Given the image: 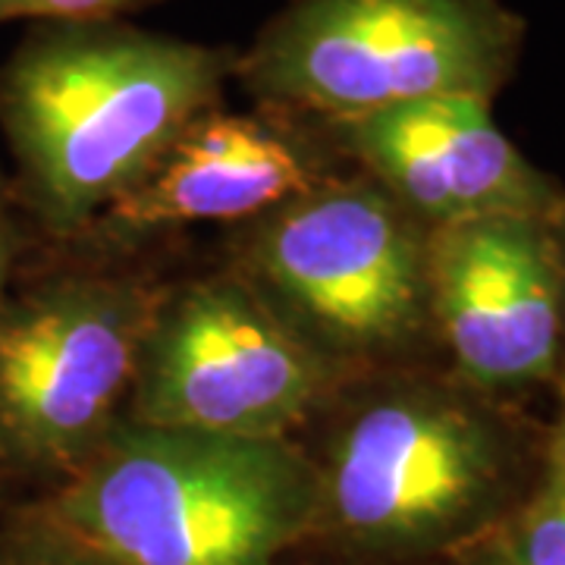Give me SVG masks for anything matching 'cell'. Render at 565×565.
Wrapping results in <instances>:
<instances>
[{
  "mask_svg": "<svg viewBox=\"0 0 565 565\" xmlns=\"http://www.w3.org/2000/svg\"><path fill=\"white\" fill-rule=\"evenodd\" d=\"M0 565H107L70 531L29 503L0 519Z\"/></svg>",
  "mask_w": 565,
  "mask_h": 565,
  "instance_id": "7c38bea8",
  "label": "cell"
},
{
  "mask_svg": "<svg viewBox=\"0 0 565 565\" xmlns=\"http://www.w3.org/2000/svg\"><path fill=\"white\" fill-rule=\"evenodd\" d=\"M318 468L289 437L122 418L39 509L107 565H277L315 537Z\"/></svg>",
  "mask_w": 565,
  "mask_h": 565,
  "instance_id": "7a4b0ae2",
  "label": "cell"
},
{
  "mask_svg": "<svg viewBox=\"0 0 565 565\" xmlns=\"http://www.w3.org/2000/svg\"><path fill=\"white\" fill-rule=\"evenodd\" d=\"M327 129L427 230L484 217L550 221L565 202L484 98H424Z\"/></svg>",
  "mask_w": 565,
  "mask_h": 565,
  "instance_id": "9c48e42d",
  "label": "cell"
},
{
  "mask_svg": "<svg viewBox=\"0 0 565 565\" xmlns=\"http://www.w3.org/2000/svg\"><path fill=\"white\" fill-rule=\"evenodd\" d=\"M525 20L503 0H286L236 51L233 79L289 120H355L512 79Z\"/></svg>",
  "mask_w": 565,
  "mask_h": 565,
  "instance_id": "277c9868",
  "label": "cell"
},
{
  "mask_svg": "<svg viewBox=\"0 0 565 565\" xmlns=\"http://www.w3.org/2000/svg\"><path fill=\"white\" fill-rule=\"evenodd\" d=\"M493 544L515 565H565V487L544 481L505 519Z\"/></svg>",
  "mask_w": 565,
  "mask_h": 565,
  "instance_id": "8fae6325",
  "label": "cell"
},
{
  "mask_svg": "<svg viewBox=\"0 0 565 565\" xmlns=\"http://www.w3.org/2000/svg\"><path fill=\"white\" fill-rule=\"evenodd\" d=\"M17 217V204H13V185H10V173H3L0 167V223Z\"/></svg>",
  "mask_w": 565,
  "mask_h": 565,
  "instance_id": "e0dca14e",
  "label": "cell"
},
{
  "mask_svg": "<svg viewBox=\"0 0 565 565\" xmlns=\"http://www.w3.org/2000/svg\"><path fill=\"white\" fill-rule=\"evenodd\" d=\"M345 371L243 274L161 289L126 418L226 437H289Z\"/></svg>",
  "mask_w": 565,
  "mask_h": 565,
  "instance_id": "52a82bcc",
  "label": "cell"
},
{
  "mask_svg": "<svg viewBox=\"0 0 565 565\" xmlns=\"http://www.w3.org/2000/svg\"><path fill=\"white\" fill-rule=\"evenodd\" d=\"M22 255H25V230H22L20 217H10L0 223V305L13 282Z\"/></svg>",
  "mask_w": 565,
  "mask_h": 565,
  "instance_id": "5bb4252c",
  "label": "cell"
},
{
  "mask_svg": "<svg viewBox=\"0 0 565 565\" xmlns=\"http://www.w3.org/2000/svg\"><path fill=\"white\" fill-rule=\"evenodd\" d=\"M236 47L129 20L32 22L0 61L13 204L76 239L182 129L223 104Z\"/></svg>",
  "mask_w": 565,
  "mask_h": 565,
  "instance_id": "6da1fadb",
  "label": "cell"
},
{
  "mask_svg": "<svg viewBox=\"0 0 565 565\" xmlns=\"http://www.w3.org/2000/svg\"><path fill=\"white\" fill-rule=\"evenodd\" d=\"M544 481L565 487V374L559 384V415H556V424L550 430V444H546Z\"/></svg>",
  "mask_w": 565,
  "mask_h": 565,
  "instance_id": "9a60e30c",
  "label": "cell"
},
{
  "mask_svg": "<svg viewBox=\"0 0 565 565\" xmlns=\"http://www.w3.org/2000/svg\"><path fill=\"white\" fill-rule=\"evenodd\" d=\"M475 396L465 384L393 381L349 405L315 459V537L371 559H424L500 525L519 446Z\"/></svg>",
  "mask_w": 565,
  "mask_h": 565,
  "instance_id": "3957f363",
  "label": "cell"
},
{
  "mask_svg": "<svg viewBox=\"0 0 565 565\" xmlns=\"http://www.w3.org/2000/svg\"><path fill=\"white\" fill-rule=\"evenodd\" d=\"M327 180L282 114L221 107L182 129L88 230L136 239L189 223L258 221Z\"/></svg>",
  "mask_w": 565,
  "mask_h": 565,
  "instance_id": "30bf717a",
  "label": "cell"
},
{
  "mask_svg": "<svg viewBox=\"0 0 565 565\" xmlns=\"http://www.w3.org/2000/svg\"><path fill=\"white\" fill-rule=\"evenodd\" d=\"M427 305L468 390L515 393L550 381L565 333L550 221L484 217L427 230Z\"/></svg>",
  "mask_w": 565,
  "mask_h": 565,
  "instance_id": "ba28073f",
  "label": "cell"
},
{
  "mask_svg": "<svg viewBox=\"0 0 565 565\" xmlns=\"http://www.w3.org/2000/svg\"><path fill=\"white\" fill-rule=\"evenodd\" d=\"M163 0H0V25L10 22H76V20H129Z\"/></svg>",
  "mask_w": 565,
  "mask_h": 565,
  "instance_id": "4fadbf2b",
  "label": "cell"
},
{
  "mask_svg": "<svg viewBox=\"0 0 565 565\" xmlns=\"http://www.w3.org/2000/svg\"><path fill=\"white\" fill-rule=\"evenodd\" d=\"M158 299L132 277L13 274L0 305V484L57 487L107 440Z\"/></svg>",
  "mask_w": 565,
  "mask_h": 565,
  "instance_id": "8992f818",
  "label": "cell"
},
{
  "mask_svg": "<svg viewBox=\"0 0 565 565\" xmlns=\"http://www.w3.org/2000/svg\"><path fill=\"white\" fill-rule=\"evenodd\" d=\"M239 274L345 374L434 330L427 226L371 177H327L252 221Z\"/></svg>",
  "mask_w": 565,
  "mask_h": 565,
  "instance_id": "5b68a950",
  "label": "cell"
},
{
  "mask_svg": "<svg viewBox=\"0 0 565 565\" xmlns=\"http://www.w3.org/2000/svg\"><path fill=\"white\" fill-rule=\"evenodd\" d=\"M459 565H515V563H512V559H509V556H505L503 550L493 544V541H487L481 550H475V553H471L468 559H462Z\"/></svg>",
  "mask_w": 565,
  "mask_h": 565,
  "instance_id": "2e32d148",
  "label": "cell"
},
{
  "mask_svg": "<svg viewBox=\"0 0 565 565\" xmlns=\"http://www.w3.org/2000/svg\"><path fill=\"white\" fill-rule=\"evenodd\" d=\"M550 230L556 239V252H559V264H563V280H565V202L559 204V211L550 217Z\"/></svg>",
  "mask_w": 565,
  "mask_h": 565,
  "instance_id": "ac0fdd59",
  "label": "cell"
}]
</instances>
